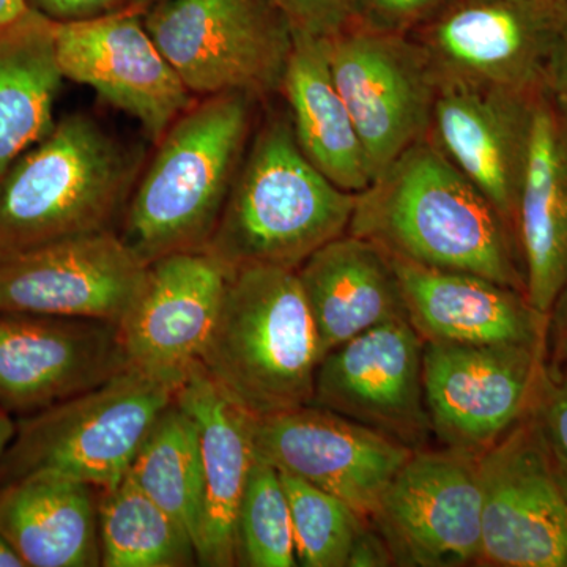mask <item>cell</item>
Here are the masks:
<instances>
[{
    "instance_id": "cell-18",
    "label": "cell",
    "mask_w": 567,
    "mask_h": 567,
    "mask_svg": "<svg viewBox=\"0 0 567 567\" xmlns=\"http://www.w3.org/2000/svg\"><path fill=\"white\" fill-rule=\"evenodd\" d=\"M229 275L207 251L175 252L148 265L144 289L118 324L130 364L177 390L199 361Z\"/></svg>"
},
{
    "instance_id": "cell-24",
    "label": "cell",
    "mask_w": 567,
    "mask_h": 567,
    "mask_svg": "<svg viewBox=\"0 0 567 567\" xmlns=\"http://www.w3.org/2000/svg\"><path fill=\"white\" fill-rule=\"evenodd\" d=\"M0 535L25 567L102 566L99 488L52 473L0 484Z\"/></svg>"
},
{
    "instance_id": "cell-19",
    "label": "cell",
    "mask_w": 567,
    "mask_h": 567,
    "mask_svg": "<svg viewBox=\"0 0 567 567\" xmlns=\"http://www.w3.org/2000/svg\"><path fill=\"white\" fill-rule=\"evenodd\" d=\"M535 92L536 89L514 92L440 84L427 134L491 200L514 237L532 140Z\"/></svg>"
},
{
    "instance_id": "cell-32",
    "label": "cell",
    "mask_w": 567,
    "mask_h": 567,
    "mask_svg": "<svg viewBox=\"0 0 567 567\" xmlns=\"http://www.w3.org/2000/svg\"><path fill=\"white\" fill-rule=\"evenodd\" d=\"M292 22L295 31L324 37L344 29L352 0H271Z\"/></svg>"
},
{
    "instance_id": "cell-13",
    "label": "cell",
    "mask_w": 567,
    "mask_h": 567,
    "mask_svg": "<svg viewBox=\"0 0 567 567\" xmlns=\"http://www.w3.org/2000/svg\"><path fill=\"white\" fill-rule=\"evenodd\" d=\"M147 271L117 230L0 254V312L121 324Z\"/></svg>"
},
{
    "instance_id": "cell-7",
    "label": "cell",
    "mask_w": 567,
    "mask_h": 567,
    "mask_svg": "<svg viewBox=\"0 0 567 567\" xmlns=\"http://www.w3.org/2000/svg\"><path fill=\"white\" fill-rule=\"evenodd\" d=\"M144 24L196 99L281 93L295 29L271 0H159Z\"/></svg>"
},
{
    "instance_id": "cell-20",
    "label": "cell",
    "mask_w": 567,
    "mask_h": 567,
    "mask_svg": "<svg viewBox=\"0 0 567 567\" xmlns=\"http://www.w3.org/2000/svg\"><path fill=\"white\" fill-rule=\"evenodd\" d=\"M393 259L406 317L425 342L546 346L547 315L484 276Z\"/></svg>"
},
{
    "instance_id": "cell-22",
    "label": "cell",
    "mask_w": 567,
    "mask_h": 567,
    "mask_svg": "<svg viewBox=\"0 0 567 567\" xmlns=\"http://www.w3.org/2000/svg\"><path fill=\"white\" fill-rule=\"evenodd\" d=\"M192 416L199 440L203 513L197 532V565L235 566V517L244 495L254 453V416L227 398L193 364L174 394Z\"/></svg>"
},
{
    "instance_id": "cell-29",
    "label": "cell",
    "mask_w": 567,
    "mask_h": 567,
    "mask_svg": "<svg viewBox=\"0 0 567 567\" xmlns=\"http://www.w3.org/2000/svg\"><path fill=\"white\" fill-rule=\"evenodd\" d=\"M235 566H298L292 517L281 475L257 456L235 517Z\"/></svg>"
},
{
    "instance_id": "cell-2",
    "label": "cell",
    "mask_w": 567,
    "mask_h": 567,
    "mask_svg": "<svg viewBox=\"0 0 567 567\" xmlns=\"http://www.w3.org/2000/svg\"><path fill=\"white\" fill-rule=\"evenodd\" d=\"M264 104L244 92L197 99L156 142L118 229L145 264L207 249Z\"/></svg>"
},
{
    "instance_id": "cell-15",
    "label": "cell",
    "mask_w": 567,
    "mask_h": 567,
    "mask_svg": "<svg viewBox=\"0 0 567 567\" xmlns=\"http://www.w3.org/2000/svg\"><path fill=\"white\" fill-rule=\"evenodd\" d=\"M254 453L279 472L338 496L371 520L415 451L374 429L309 404L254 417Z\"/></svg>"
},
{
    "instance_id": "cell-8",
    "label": "cell",
    "mask_w": 567,
    "mask_h": 567,
    "mask_svg": "<svg viewBox=\"0 0 567 567\" xmlns=\"http://www.w3.org/2000/svg\"><path fill=\"white\" fill-rule=\"evenodd\" d=\"M322 40L374 181L402 152L427 137L439 78L410 35L347 24Z\"/></svg>"
},
{
    "instance_id": "cell-4",
    "label": "cell",
    "mask_w": 567,
    "mask_h": 567,
    "mask_svg": "<svg viewBox=\"0 0 567 567\" xmlns=\"http://www.w3.org/2000/svg\"><path fill=\"white\" fill-rule=\"evenodd\" d=\"M144 167L84 112L55 122L0 175V254L121 229Z\"/></svg>"
},
{
    "instance_id": "cell-25",
    "label": "cell",
    "mask_w": 567,
    "mask_h": 567,
    "mask_svg": "<svg viewBox=\"0 0 567 567\" xmlns=\"http://www.w3.org/2000/svg\"><path fill=\"white\" fill-rule=\"evenodd\" d=\"M298 147L336 186L361 193L372 175L357 126L336 87L323 40L295 31L281 93Z\"/></svg>"
},
{
    "instance_id": "cell-14",
    "label": "cell",
    "mask_w": 567,
    "mask_h": 567,
    "mask_svg": "<svg viewBox=\"0 0 567 567\" xmlns=\"http://www.w3.org/2000/svg\"><path fill=\"white\" fill-rule=\"evenodd\" d=\"M424 346L406 319L354 336L319 361L312 404L423 450L434 435L424 399Z\"/></svg>"
},
{
    "instance_id": "cell-35",
    "label": "cell",
    "mask_w": 567,
    "mask_h": 567,
    "mask_svg": "<svg viewBox=\"0 0 567 567\" xmlns=\"http://www.w3.org/2000/svg\"><path fill=\"white\" fill-rule=\"evenodd\" d=\"M546 363L548 368L567 365V282L547 315Z\"/></svg>"
},
{
    "instance_id": "cell-38",
    "label": "cell",
    "mask_w": 567,
    "mask_h": 567,
    "mask_svg": "<svg viewBox=\"0 0 567 567\" xmlns=\"http://www.w3.org/2000/svg\"><path fill=\"white\" fill-rule=\"evenodd\" d=\"M28 0H0V29L10 28L32 13Z\"/></svg>"
},
{
    "instance_id": "cell-10",
    "label": "cell",
    "mask_w": 567,
    "mask_h": 567,
    "mask_svg": "<svg viewBox=\"0 0 567 567\" xmlns=\"http://www.w3.org/2000/svg\"><path fill=\"white\" fill-rule=\"evenodd\" d=\"M483 492L481 566L567 567V498L554 454L528 415L477 457Z\"/></svg>"
},
{
    "instance_id": "cell-26",
    "label": "cell",
    "mask_w": 567,
    "mask_h": 567,
    "mask_svg": "<svg viewBox=\"0 0 567 567\" xmlns=\"http://www.w3.org/2000/svg\"><path fill=\"white\" fill-rule=\"evenodd\" d=\"M62 82L52 21L32 11L0 29V175L54 128Z\"/></svg>"
},
{
    "instance_id": "cell-33",
    "label": "cell",
    "mask_w": 567,
    "mask_h": 567,
    "mask_svg": "<svg viewBox=\"0 0 567 567\" xmlns=\"http://www.w3.org/2000/svg\"><path fill=\"white\" fill-rule=\"evenodd\" d=\"M533 415L550 445L567 458V365L548 368Z\"/></svg>"
},
{
    "instance_id": "cell-42",
    "label": "cell",
    "mask_w": 567,
    "mask_h": 567,
    "mask_svg": "<svg viewBox=\"0 0 567 567\" xmlns=\"http://www.w3.org/2000/svg\"><path fill=\"white\" fill-rule=\"evenodd\" d=\"M159 2V0H134L136 6H153V3Z\"/></svg>"
},
{
    "instance_id": "cell-16",
    "label": "cell",
    "mask_w": 567,
    "mask_h": 567,
    "mask_svg": "<svg viewBox=\"0 0 567 567\" xmlns=\"http://www.w3.org/2000/svg\"><path fill=\"white\" fill-rule=\"evenodd\" d=\"M63 80L93 89L132 115L156 144L196 96L156 47L141 11L81 22H52Z\"/></svg>"
},
{
    "instance_id": "cell-36",
    "label": "cell",
    "mask_w": 567,
    "mask_h": 567,
    "mask_svg": "<svg viewBox=\"0 0 567 567\" xmlns=\"http://www.w3.org/2000/svg\"><path fill=\"white\" fill-rule=\"evenodd\" d=\"M385 566H394L393 555L382 535L377 532L371 522H368L354 539L349 559H347V567Z\"/></svg>"
},
{
    "instance_id": "cell-21",
    "label": "cell",
    "mask_w": 567,
    "mask_h": 567,
    "mask_svg": "<svg viewBox=\"0 0 567 567\" xmlns=\"http://www.w3.org/2000/svg\"><path fill=\"white\" fill-rule=\"evenodd\" d=\"M516 238L529 303L548 315L567 282V104L546 82L533 96Z\"/></svg>"
},
{
    "instance_id": "cell-23",
    "label": "cell",
    "mask_w": 567,
    "mask_h": 567,
    "mask_svg": "<svg viewBox=\"0 0 567 567\" xmlns=\"http://www.w3.org/2000/svg\"><path fill=\"white\" fill-rule=\"evenodd\" d=\"M315 320L320 360L377 324L406 319L404 293L390 254L344 234L297 270Z\"/></svg>"
},
{
    "instance_id": "cell-17",
    "label": "cell",
    "mask_w": 567,
    "mask_h": 567,
    "mask_svg": "<svg viewBox=\"0 0 567 567\" xmlns=\"http://www.w3.org/2000/svg\"><path fill=\"white\" fill-rule=\"evenodd\" d=\"M118 324L0 312V409L25 416L128 368Z\"/></svg>"
},
{
    "instance_id": "cell-31",
    "label": "cell",
    "mask_w": 567,
    "mask_h": 567,
    "mask_svg": "<svg viewBox=\"0 0 567 567\" xmlns=\"http://www.w3.org/2000/svg\"><path fill=\"white\" fill-rule=\"evenodd\" d=\"M453 0H352L349 24L368 31L412 35Z\"/></svg>"
},
{
    "instance_id": "cell-6",
    "label": "cell",
    "mask_w": 567,
    "mask_h": 567,
    "mask_svg": "<svg viewBox=\"0 0 567 567\" xmlns=\"http://www.w3.org/2000/svg\"><path fill=\"white\" fill-rule=\"evenodd\" d=\"M174 394L173 383L130 364L102 385L25 416L0 462V484L52 473L99 491L115 486Z\"/></svg>"
},
{
    "instance_id": "cell-1",
    "label": "cell",
    "mask_w": 567,
    "mask_h": 567,
    "mask_svg": "<svg viewBox=\"0 0 567 567\" xmlns=\"http://www.w3.org/2000/svg\"><path fill=\"white\" fill-rule=\"evenodd\" d=\"M347 233L394 259L484 276L527 295L513 230L429 136L357 194Z\"/></svg>"
},
{
    "instance_id": "cell-12",
    "label": "cell",
    "mask_w": 567,
    "mask_h": 567,
    "mask_svg": "<svg viewBox=\"0 0 567 567\" xmlns=\"http://www.w3.org/2000/svg\"><path fill=\"white\" fill-rule=\"evenodd\" d=\"M394 566L480 565L483 492L477 457L417 450L391 481L371 520Z\"/></svg>"
},
{
    "instance_id": "cell-5",
    "label": "cell",
    "mask_w": 567,
    "mask_h": 567,
    "mask_svg": "<svg viewBox=\"0 0 567 567\" xmlns=\"http://www.w3.org/2000/svg\"><path fill=\"white\" fill-rule=\"evenodd\" d=\"M319 341L297 271H230L199 363L254 417L312 404Z\"/></svg>"
},
{
    "instance_id": "cell-3",
    "label": "cell",
    "mask_w": 567,
    "mask_h": 567,
    "mask_svg": "<svg viewBox=\"0 0 567 567\" xmlns=\"http://www.w3.org/2000/svg\"><path fill=\"white\" fill-rule=\"evenodd\" d=\"M354 204L357 194L328 181L300 151L286 107L267 106L205 251L229 271H297L347 234Z\"/></svg>"
},
{
    "instance_id": "cell-30",
    "label": "cell",
    "mask_w": 567,
    "mask_h": 567,
    "mask_svg": "<svg viewBox=\"0 0 567 567\" xmlns=\"http://www.w3.org/2000/svg\"><path fill=\"white\" fill-rule=\"evenodd\" d=\"M279 475L289 499L298 565L347 567L354 539L368 520L338 496L301 477Z\"/></svg>"
},
{
    "instance_id": "cell-34",
    "label": "cell",
    "mask_w": 567,
    "mask_h": 567,
    "mask_svg": "<svg viewBox=\"0 0 567 567\" xmlns=\"http://www.w3.org/2000/svg\"><path fill=\"white\" fill-rule=\"evenodd\" d=\"M28 3L52 22L92 21L130 9V0H28Z\"/></svg>"
},
{
    "instance_id": "cell-39",
    "label": "cell",
    "mask_w": 567,
    "mask_h": 567,
    "mask_svg": "<svg viewBox=\"0 0 567 567\" xmlns=\"http://www.w3.org/2000/svg\"><path fill=\"white\" fill-rule=\"evenodd\" d=\"M14 434H17V423L11 420L7 410L0 409V462L6 456Z\"/></svg>"
},
{
    "instance_id": "cell-28",
    "label": "cell",
    "mask_w": 567,
    "mask_h": 567,
    "mask_svg": "<svg viewBox=\"0 0 567 567\" xmlns=\"http://www.w3.org/2000/svg\"><path fill=\"white\" fill-rule=\"evenodd\" d=\"M126 477L182 522L196 544L203 513V473L196 425L177 402L153 424Z\"/></svg>"
},
{
    "instance_id": "cell-40",
    "label": "cell",
    "mask_w": 567,
    "mask_h": 567,
    "mask_svg": "<svg viewBox=\"0 0 567 567\" xmlns=\"http://www.w3.org/2000/svg\"><path fill=\"white\" fill-rule=\"evenodd\" d=\"M0 567H25L20 555L13 550L2 535H0Z\"/></svg>"
},
{
    "instance_id": "cell-11",
    "label": "cell",
    "mask_w": 567,
    "mask_h": 567,
    "mask_svg": "<svg viewBox=\"0 0 567 567\" xmlns=\"http://www.w3.org/2000/svg\"><path fill=\"white\" fill-rule=\"evenodd\" d=\"M563 0H453L413 32L439 84L529 92L546 82Z\"/></svg>"
},
{
    "instance_id": "cell-9",
    "label": "cell",
    "mask_w": 567,
    "mask_h": 567,
    "mask_svg": "<svg viewBox=\"0 0 567 567\" xmlns=\"http://www.w3.org/2000/svg\"><path fill=\"white\" fill-rule=\"evenodd\" d=\"M546 346L425 342L424 399L443 446L480 457L535 410Z\"/></svg>"
},
{
    "instance_id": "cell-27",
    "label": "cell",
    "mask_w": 567,
    "mask_h": 567,
    "mask_svg": "<svg viewBox=\"0 0 567 567\" xmlns=\"http://www.w3.org/2000/svg\"><path fill=\"white\" fill-rule=\"evenodd\" d=\"M103 567H186L197 563L188 528L128 477L99 491Z\"/></svg>"
},
{
    "instance_id": "cell-41",
    "label": "cell",
    "mask_w": 567,
    "mask_h": 567,
    "mask_svg": "<svg viewBox=\"0 0 567 567\" xmlns=\"http://www.w3.org/2000/svg\"><path fill=\"white\" fill-rule=\"evenodd\" d=\"M551 454H554L555 475H557L559 487L565 492L567 498V458L561 453H558L554 446H551Z\"/></svg>"
},
{
    "instance_id": "cell-37",
    "label": "cell",
    "mask_w": 567,
    "mask_h": 567,
    "mask_svg": "<svg viewBox=\"0 0 567 567\" xmlns=\"http://www.w3.org/2000/svg\"><path fill=\"white\" fill-rule=\"evenodd\" d=\"M546 85L567 104V0H563L557 33L548 54Z\"/></svg>"
}]
</instances>
